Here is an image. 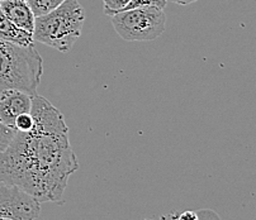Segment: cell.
<instances>
[{
    "label": "cell",
    "mask_w": 256,
    "mask_h": 220,
    "mask_svg": "<svg viewBox=\"0 0 256 220\" xmlns=\"http://www.w3.org/2000/svg\"><path fill=\"white\" fill-rule=\"evenodd\" d=\"M0 39L14 42V43L22 44V46H30V44L34 43L33 34L13 24V22L6 15L2 6H0Z\"/></svg>",
    "instance_id": "obj_8"
},
{
    "label": "cell",
    "mask_w": 256,
    "mask_h": 220,
    "mask_svg": "<svg viewBox=\"0 0 256 220\" xmlns=\"http://www.w3.org/2000/svg\"><path fill=\"white\" fill-rule=\"evenodd\" d=\"M44 73V60L33 44L0 39V91L20 90L36 95Z\"/></svg>",
    "instance_id": "obj_2"
},
{
    "label": "cell",
    "mask_w": 256,
    "mask_h": 220,
    "mask_svg": "<svg viewBox=\"0 0 256 220\" xmlns=\"http://www.w3.org/2000/svg\"><path fill=\"white\" fill-rule=\"evenodd\" d=\"M41 203L16 186L0 184V218L36 220L41 214Z\"/></svg>",
    "instance_id": "obj_5"
},
{
    "label": "cell",
    "mask_w": 256,
    "mask_h": 220,
    "mask_svg": "<svg viewBox=\"0 0 256 220\" xmlns=\"http://www.w3.org/2000/svg\"><path fill=\"white\" fill-rule=\"evenodd\" d=\"M34 125L16 132L0 153V184L16 186L40 203H60L79 162L62 113L38 94L32 96Z\"/></svg>",
    "instance_id": "obj_1"
},
{
    "label": "cell",
    "mask_w": 256,
    "mask_h": 220,
    "mask_svg": "<svg viewBox=\"0 0 256 220\" xmlns=\"http://www.w3.org/2000/svg\"><path fill=\"white\" fill-rule=\"evenodd\" d=\"M120 38L127 42L154 41L165 30L166 14L156 6L128 9L110 16Z\"/></svg>",
    "instance_id": "obj_4"
},
{
    "label": "cell",
    "mask_w": 256,
    "mask_h": 220,
    "mask_svg": "<svg viewBox=\"0 0 256 220\" xmlns=\"http://www.w3.org/2000/svg\"><path fill=\"white\" fill-rule=\"evenodd\" d=\"M0 6L13 24L33 34L36 15L27 0H3Z\"/></svg>",
    "instance_id": "obj_7"
},
{
    "label": "cell",
    "mask_w": 256,
    "mask_h": 220,
    "mask_svg": "<svg viewBox=\"0 0 256 220\" xmlns=\"http://www.w3.org/2000/svg\"><path fill=\"white\" fill-rule=\"evenodd\" d=\"M16 131L14 128L8 127L4 123L0 122V153L4 152L13 141Z\"/></svg>",
    "instance_id": "obj_10"
},
{
    "label": "cell",
    "mask_w": 256,
    "mask_h": 220,
    "mask_svg": "<svg viewBox=\"0 0 256 220\" xmlns=\"http://www.w3.org/2000/svg\"><path fill=\"white\" fill-rule=\"evenodd\" d=\"M0 94H2V91H0Z\"/></svg>",
    "instance_id": "obj_20"
},
{
    "label": "cell",
    "mask_w": 256,
    "mask_h": 220,
    "mask_svg": "<svg viewBox=\"0 0 256 220\" xmlns=\"http://www.w3.org/2000/svg\"><path fill=\"white\" fill-rule=\"evenodd\" d=\"M168 1H172V3L179 4V5H189V4H193L198 0H168Z\"/></svg>",
    "instance_id": "obj_15"
},
{
    "label": "cell",
    "mask_w": 256,
    "mask_h": 220,
    "mask_svg": "<svg viewBox=\"0 0 256 220\" xmlns=\"http://www.w3.org/2000/svg\"><path fill=\"white\" fill-rule=\"evenodd\" d=\"M32 110V95L20 90H4L0 94V122L16 129V118Z\"/></svg>",
    "instance_id": "obj_6"
},
{
    "label": "cell",
    "mask_w": 256,
    "mask_h": 220,
    "mask_svg": "<svg viewBox=\"0 0 256 220\" xmlns=\"http://www.w3.org/2000/svg\"><path fill=\"white\" fill-rule=\"evenodd\" d=\"M27 1L34 15L41 16L58 8L65 0H27Z\"/></svg>",
    "instance_id": "obj_9"
},
{
    "label": "cell",
    "mask_w": 256,
    "mask_h": 220,
    "mask_svg": "<svg viewBox=\"0 0 256 220\" xmlns=\"http://www.w3.org/2000/svg\"><path fill=\"white\" fill-rule=\"evenodd\" d=\"M144 220H158V219H144Z\"/></svg>",
    "instance_id": "obj_18"
},
{
    "label": "cell",
    "mask_w": 256,
    "mask_h": 220,
    "mask_svg": "<svg viewBox=\"0 0 256 220\" xmlns=\"http://www.w3.org/2000/svg\"><path fill=\"white\" fill-rule=\"evenodd\" d=\"M0 220H13V219H10V218H0Z\"/></svg>",
    "instance_id": "obj_17"
},
{
    "label": "cell",
    "mask_w": 256,
    "mask_h": 220,
    "mask_svg": "<svg viewBox=\"0 0 256 220\" xmlns=\"http://www.w3.org/2000/svg\"><path fill=\"white\" fill-rule=\"evenodd\" d=\"M34 125V119H33L32 114H22L16 118V132H30Z\"/></svg>",
    "instance_id": "obj_13"
},
{
    "label": "cell",
    "mask_w": 256,
    "mask_h": 220,
    "mask_svg": "<svg viewBox=\"0 0 256 220\" xmlns=\"http://www.w3.org/2000/svg\"><path fill=\"white\" fill-rule=\"evenodd\" d=\"M176 220H200L199 219V214L196 212H184V213H178L176 214Z\"/></svg>",
    "instance_id": "obj_14"
},
{
    "label": "cell",
    "mask_w": 256,
    "mask_h": 220,
    "mask_svg": "<svg viewBox=\"0 0 256 220\" xmlns=\"http://www.w3.org/2000/svg\"><path fill=\"white\" fill-rule=\"evenodd\" d=\"M85 13L78 0H65L58 8L36 16L33 41L68 53L82 35Z\"/></svg>",
    "instance_id": "obj_3"
},
{
    "label": "cell",
    "mask_w": 256,
    "mask_h": 220,
    "mask_svg": "<svg viewBox=\"0 0 256 220\" xmlns=\"http://www.w3.org/2000/svg\"><path fill=\"white\" fill-rule=\"evenodd\" d=\"M0 1H3V0H0Z\"/></svg>",
    "instance_id": "obj_19"
},
{
    "label": "cell",
    "mask_w": 256,
    "mask_h": 220,
    "mask_svg": "<svg viewBox=\"0 0 256 220\" xmlns=\"http://www.w3.org/2000/svg\"><path fill=\"white\" fill-rule=\"evenodd\" d=\"M176 214L178 213H169V214H165L162 217H160L158 220H176Z\"/></svg>",
    "instance_id": "obj_16"
},
{
    "label": "cell",
    "mask_w": 256,
    "mask_h": 220,
    "mask_svg": "<svg viewBox=\"0 0 256 220\" xmlns=\"http://www.w3.org/2000/svg\"><path fill=\"white\" fill-rule=\"evenodd\" d=\"M168 0H131V3L128 4L127 8L124 10H128V9H134V8H142V6H156V8L164 9L166 6Z\"/></svg>",
    "instance_id": "obj_12"
},
{
    "label": "cell",
    "mask_w": 256,
    "mask_h": 220,
    "mask_svg": "<svg viewBox=\"0 0 256 220\" xmlns=\"http://www.w3.org/2000/svg\"><path fill=\"white\" fill-rule=\"evenodd\" d=\"M104 3V13L106 15L112 16L114 14L123 11L127 5L131 3V0H103Z\"/></svg>",
    "instance_id": "obj_11"
}]
</instances>
